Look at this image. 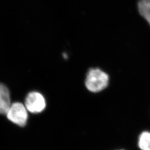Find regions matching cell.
<instances>
[{"instance_id": "cell-1", "label": "cell", "mask_w": 150, "mask_h": 150, "mask_svg": "<svg viewBox=\"0 0 150 150\" xmlns=\"http://www.w3.org/2000/svg\"><path fill=\"white\" fill-rule=\"evenodd\" d=\"M109 76L106 72L99 69H91L86 76V88L92 92H98L107 87Z\"/></svg>"}, {"instance_id": "cell-2", "label": "cell", "mask_w": 150, "mask_h": 150, "mask_svg": "<svg viewBox=\"0 0 150 150\" xmlns=\"http://www.w3.org/2000/svg\"><path fill=\"white\" fill-rule=\"evenodd\" d=\"M6 115L12 123L20 127H24L27 123L28 111L25 105L21 102L11 104Z\"/></svg>"}, {"instance_id": "cell-4", "label": "cell", "mask_w": 150, "mask_h": 150, "mask_svg": "<svg viewBox=\"0 0 150 150\" xmlns=\"http://www.w3.org/2000/svg\"><path fill=\"white\" fill-rule=\"evenodd\" d=\"M11 105L10 91L7 86L0 83V114L6 115Z\"/></svg>"}, {"instance_id": "cell-6", "label": "cell", "mask_w": 150, "mask_h": 150, "mask_svg": "<svg viewBox=\"0 0 150 150\" xmlns=\"http://www.w3.org/2000/svg\"><path fill=\"white\" fill-rule=\"evenodd\" d=\"M139 147L141 150H150V132L145 131L140 134Z\"/></svg>"}, {"instance_id": "cell-5", "label": "cell", "mask_w": 150, "mask_h": 150, "mask_svg": "<svg viewBox=\"0 0 150 150\" xmlns=\"http://www.w3.org/2000/svg\"><path fill=\"white\" fill-rule=\"evenodd\" d=\"M138 7L141 15L150 25V0H139Z\"/></svg>"}, {"instance_id": "cell-3", "label": "cell", "mask_w": 150, "mask_h": 150, "mask_svg": "<svg viewBox=\"0 0 150 150\" xmlns=\"http://www.w3.org/2000/svg\"><path fill=\"white\" fill-rule=\"evenodd\" d=\"M25 106L28 111L32 113L42 112L46 106L45 97L40 92L33 91L30 92L25 99Z\"/></svg>"}]
</instances>
